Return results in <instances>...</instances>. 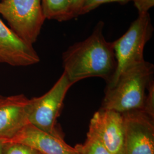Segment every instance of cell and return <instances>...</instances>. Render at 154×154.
<instances>
[{"label": "cell", "instance_id": "6da1fadb", "mask_svg": "<svg viewBox=\"0 0 154 154\" xmlns=\"http://www.w3.org/2000/svg\"><path fill=\"white\" fill-rule=\"evenodd\" d=\"M105 23L98 22L91 35L69 46L62 54V66L72 83L88 78L100 77L109 82L116 67L113 42L103 35Z\"/></svg>", "mask_w": 154, "mask_h": 154}, {"label": "cell", "instance_id": "7a4b0ae2", "mask_svg": "<svg viewBox=\"0 0 154 154\" xmlns=\"http://www.w3.org/2000/svg\"><path fill=\"white\" fill-rule=\"evenodd\" d=\"M153 64L143 61L127 68L111 88L106 89L101 109L125 113L143 110L146 91L153 80Z\"/></svg>", "mask_w": 154, "mask_h": 154}, {"label": "cell", "instance_id": "3957f363", "mask_svg": "<svg viewBox=\"0 0 154 154\" xmlns=\"http://www.w3.org/2000/svg\"><path fill=\"white\" fill-rule=\"evenodd\" d=\"M154 28L149 13L139 15L122 36L113 42L116 62V72L106 89L112 87L122 72L144 61V49L152 37Z\"/></svg>", "mask_w": 154, "mask_h": 154}, {"label": "cell", "instance_id": "277c9868", "mask_svg": "<svg viewBox=\"0 0 154 154\" xmlns=\"http://www.w3.org/2000/svg\"><path fill=\"white\" fill-rule=\"evenodd\" d=\"M73 84L63 72L47 93L39 97L30 99L29 123L54 137L64 139L57 127V121L66 93Z\"/></svg>", "mask_w": 154, "mask_h": 154}, {"label": "cell", "instance_id": "5b68a950", "mask_svg": "<svg viewBox=\"0 0 154 154\" xmlns=\"http://www.w3.org/2000/svg\"><path fill=\"white\" fill-rule=\"evenodd\" d=\"M0 14L14 33L31 45L37 41L46 20L42 0H1Z\"/></svg>", "mask_w": 154, "mask_h": 154}, {"label": "cell", "instance_id": "8992f818", "mask_svg": "<svg viewBox=\"0 0 154 154\" xmlns=\"http://www.w3.org/2000/svg\"><path fill=\"white\" fill-rule=\"evenodd\" d=\"M124 154H154V118L142 110L123 113Z\"/></svg>", "mask_w": 154, "mask_h": 154}, {"label": "cell", "instance_id": "52a82bcc", "mask_svg": "<svg viewBox=\"0 0 154 154\" xmlns=\"http://www.w3.org/2000/svg\"><path fill=\"white\" fill-rule=\"evenodd\" d=\"M112 154H124L125 129L122 113L100 109L91 118L89 130Z\"/></svg>", "mask_w": 154, "mask_h": 154}, {"label": "cell", "instance_id": "ba28073f", "mask_svg": "<svg viewBox=\"0 0 154 154\" xmlns=\"http://www.w3.org/2000/svg\"><path fill=\"white\" fill-rule=\"evenodd\" d=\"M40 61L33 45L21 38L0 18V62L13 66H27Z\"/></svg>", "mask_w": 154, "mask_h": 154}, {"label": "cell", "instance_id": "9c48e42d", "mask_svg": "<svg viewBox=\"0 0 154 154\" xmlns=\"http://www.w3.org/2000/svg\"><path fill=\"white\" fill-rule=\"evenodd\" d=\"M2 142L21 143L40 154H78L74 147L67 144L64 139L54 137L30 123L23 127L13 137Z\"/></svg>", "mask_w": 154, "mask_h": 154}, {"label": "cell", "instance_id": "30bf717a", "mask_svg": "<svg viewBox=\"0 0 154 154\" xmlns=\"http://www.w3.org/2000/svg\"><path fill=\"white\" fill-rule=\"evenodd\" d=\"M30 99L23 94L6 97L0 104V140H8L29 124Z\"/></svg>", "mask_w": 154, "mask_h": 154}, {"label": "cell", "instance_id": "8fae6325", "mask_svg": "<svg viewBox=\"0 0 154 154\" xmlns=\"http://www.w3.org/2000/svg\"><path fill=\"white\" fill-rule=\"evenodd\" d=\"M45 19L63 22L72 19L70 0H42Z\"/></svg>", "mask_w": 154, "mask_h": 154}, {"label": "cell", "instance_id": "7c38bea8", "mask_svg": "<svg viewBox=\"0 0 154 154\" xmlns=\"http://www.w3.org/2000/svg\"><path fill=\"white\" fill-rule=\"evenodd\" d=\"M74 147L78 154H112L90 130L88 132L85 143L78 144Z\"/></svg>", "mask_w": 154, "mask_h": 154}, {"label": "cell", "instance_id": "4fadbf2b", "mask_svg": "<svg viewBox=\"0 0 154 154\" xmlns=\"http://www.w3.org/2000/svg\"><path fill=\"white\" fill-rule=\"evenodd\" d=\"M3 154H40L35 149L21 143H6Z\"/></svg>", "mask_w": 154, "mask_h": 154}, {"label": "cell", "instance_id": "5bb4252c", "mask_svg": "<svg viewBox=\"0 0 154 154\" xmlns=\"http://www.w3.org/2000/svg\"><path fill=\"white\" fill-rule=\"evenodd\" d=\"M132 0H86L81 11L80 15H83L93 11L99 6L110 2H118L125 5Z\"/></svg>", "mask_w": 154, "mask_h": 154}, {"label": "cell", "instance_id": "9a60e30c", "mask_svg": "<svg viewBox=\"0 0 154 154\" xmlns=\"http://www.w3.org/2000/svg\"><path fill=\"white\" fill-rule=\"evenodd\" d=\"M148 94L146 95L143 111L149 116L154 118V83L152 80L147 88Z\"/></svg>", "mask_w": 154, "mask_h": 154}, {"label": "cell", "instance_id": "2e32d148", "mask_svg": "<svg viewBox=\"0 0 154 154\" xmlns=\"http://www.w3.org/2000/svg\"><path fill=\"white\" fill-rule=\"evenodd\" d=\"M139 15L149 13V10L154 6V0H132Z\"/></svg>", "mask_w": 154, "mask_h": 154}, {"label": "cell", "instance_id": "e0dca14e", "mask_svg": "<svg viewBox=\"0 0 154 154\" xmlns=\"http://www.w3.org/2000/svg\"><path fill=\"white\" fill-rule=\"evenodd\" d=\"M86 0H70L72 18L80 16L81 11Z\"/></svg>", "mask_w": 154, "mask_h": 154}, {"label": "cell", "instance_id": "ac0fdd59", "mask_svg": "<svg viewBox=\"0 0 154 154\" xmlns=\"http://www.w3.org/2000/svg\"><path fill=\"white\" fill-rule=\"evenodd\" d=\"M4 145H5V143H4L2 141L0 140V154H3Z\"/></svg>", "mask_w": 154, "mask_h": 154}, {"label": "cell", "instance_id": "d6986e66", "mask_svg": "<svg viewBox=\"0 0 154 154\" xmlns=\"http://www.w3.org/2000/svg\"><path fill=\"white\" fill-rule=\"evenodd\" d=\"M5 97H4V96H3V95H0V104L4 101V100L5 98Z\"/></svg>", "mask_w": 154, "mask_h": 154}]
</instances>
